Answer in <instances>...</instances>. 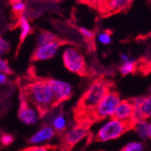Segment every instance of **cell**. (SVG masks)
I'll use <instances>...</instances> for the list:
<instances>
[{
    "mask_svg": "<svg viewBox=\"0 0 151 151\" xmlns=\"http://www.w3.org/2000/svg\"><path fill=\"white\" fill-rule=\"evenodd\" d=\"M23 97L34 105L42 116L56 105L54 96L47 80H35L24 90Z\"/></svg>",
    "mask_w": 151,
    "mask_h": 151,
    "instance_id": "1",
    "label": "cell"
},
{
    "mask_svg": "<svg viewBox=\"0 0 151 151\" xmlns=\"http://www.w3.org/2000/svg\"><path fill=\"white\" fill-rule=\"evenodd\" d=\"M111 90L109 82L105 80H96L90 85L83 96L80 101V107L81 111L92 112L94 108L98 105L106 93Z\"/></svg>",
    "mask_w": 151,
    "mask_h": 151,
    "instance_id": "2",
    "label": "cell"
},
{
    "mask_svg": "<svg viewBox=\"0 0 151 151\" xmlns=\"http://www.w3.org/2000/svg\"><path fill=\"white\" fill-rule=\"evenodd\" d=\"M130 129H132L131 124L120 121L113 117L109 118L98 129L95 135V139L99 142L116 140Z\"/></svg>",
    "mask_w": 151,
    "mask_h": 151,
    "instance_id": "3",
    "label": "cell"
},
{
    "mask_svg": "<svg viewBox=\"0 0 151 151\" xmlns=\"http://www.w3.org/2000/svg\"><path fill=\"white\" fill-rule=\"evenodd\" d=\"M120 101L121 99L119 93L109 90L98 103V105L94 108L91 115L96 119H105L111 118L115 111V109Z\"/></svg>",
    "mask_w": 151,
    "mask_h": 151,
    "instance_id": "4",
    "label": "cell"
},
{
    "mask_svg": "<svg viewBox=\"0 0 151 151\" xmlns=\"http://www.w3.org/2000/svg\"><path fill=\"white\" fill-rule=\"evenodd\" d=\"M63 61L66 69L73 73L84 75L87 73V64L81 51L75 47H67L63 53Z\"/></svg>",
    "mask_w": 151,
    "mask_h": 151,
    "instance_id": "5",
    "label": "cell"
},
{
    "mask_svg": "<svg viewBox=\"0 0 151 151\" xmlns=\"http://www.w3.org/2000/svg\"><path fill=\"white\" fill-rule=\"evenodd\" d=\"M63 133L62 145L66 149H70L87 138L89 135V126L86 123H80L72 128H68Z\"/></svg>",
    "mask_w": 151,
    "mask_h": 151,
    "instance_id": "6",
    "label": "cell"
},
{
    "mask_svg": "<svg viewBox=\"0 0 151 151\" xmlns=\"http://www.w3.org/2000/svg\"><path fill=\"white\" fill-rule=\"evenodd\" d=\"M42 113L22 96L18 109V119L23 124L26 126H35L39 122Z\"/></svg>",
    "mask_w": 151,
    "mask_h": 151,
    "instance_id": "7",
    "label": "cell"
},
{
    "mask_svg": "<svg viewBox=\"0 0 151 151\" xmlns=\"http://www.w3.org/2000/svg\"><path fill=\"white\" fill-rule=\"evenodd\" d=\"M47 81L53 93L56 104L69 100L73 95V86L69 82L58 79H50Z\"/></svg>",
    "mask_w": 151,
    "mask_h": 151,
    "instance_id": "8",
    "label": "cell"
},
{
    "mask_svg": "<svg viewBox=\"0 0 151 151\" xmlns=\"http://www.w3.org/2000/svg\"><path fill=\"white\" fill-rule=\"evenodd\" d=\"M134 109V121L148 119L151 117V96H140L131 101Z\"/></svg>",
    "mask_w": 151,
    "mask_h": 151,
    "instance_id": "9",
    "label": "cell"
},
{
    "mask_svg": "<svg viewBox=\"0 0 151 151\" xmlns=\"http://www.w3.org/2000/svg\"><path fill=\"white\" fill-rule=\"evenodd\" d=\"M62 45V42L58 39L56 41L38 45V47L34 52L32 59L34 61H46L55 56L59 48Z\"/></svg>",
    "mask_w": 151,
    "mask_h": 151,
    "instance_id": "10",
    "label": "cell"
},
{
    "mask_svg": "<svg viewBox=\"0 0 151 151\" xmlns=\"http://www.w3.org/2000/svg\"><path fill=\"white\" fill-rule=\"evenodd\" d=\"M55 136V130L49 124H46L38 129L35 133H33L28 139V142L32 146H41L51 142Z\"/></svg>",
    "mask_w": 151,
    "mask_h": 151,
    "instance_id": "11",
    "label": "cell"
},
{
    "mask_svg": "<svg viewBox=\"0 0 151 151\" xmlns=\"http://www.w3.org/2000/svg\"><path fill=\"white\" fill-rule=\"evenodd\" d=\"M112 117L120 121L133 125L134 109L131 101L128 100H121L120 102L118 104L117 108L115 109V111Z\"/></svg>",
    "mask_w": 151,
    "mask_h": 151,
    "instance_id": "12",
    "label": "cell"
},
{
    "mask_svg": "<svg viewBox=\"0 0 151 151\" xmlns=\"http://www.w3.org/2000/svg\"><path fill=\"white\" fill-rule=\"evenodd\" d=\"M52 109H49L51 112V115L49 116V125L56 133H63L68 129V119L63 111H52Z\"/></svg>",
    "mask_w": 151,
    "mask_h": 151,
    "instance_id": "13",
    "label": "cell"
},
{
    "mask_svg": "<svg viewBox=\"0 0 151 151\" xmlns=\"http://www.w3.org/2000/svg\"><path fill=\"white\" fill-rule=\"evenodd\" d=\"M132 0H101V3H102L101 7L103 11L109 12V13H117L124 11L128 8Z\"/></svg>",
    "mask_w": 151,
    "mask_h": 151,
    "instance_id": "14",
    "label": "cell"
},
{
    "mask_svg": "<svg viewBox=\"0 0 151 151\" xmlns=\"http://www.w3.org/2000/svg\"><path fill=\"white\" fill-rule=\"evenodd\" d=\"M132 129L138 135L141 141L150 139L151 138V123L148 119H139L134 121Z\"/></svg>",
    "mask_w": 151,
    "mask_h": 151,
    "instance_id": "15",
    "label": "cell"
},
{
    "mask_svg": "<svg viewBox=\"0 0 151 151\" xmlns=\"http://www.w3.org/2000/svg\"><path fill=\"white\" fill-rule=\"evenodd\" d=\"M19 26H20V40H21V43H22L32 32V27L30 25V23L24 14L20 15Z\"/></svg>",
    "mask_w": 151,
    "mask_h": 151,
    "instance_id": "16",
    "label": "cell"
},
{
    "mask_svg": "<svg viewBox=\"0 0 151 151\" xmlns=\"http://www.w3.org/2000/svg\"><path fill=\"white\" fill-rule=\"evenodd\" d=\"M137 70V63L136 61L132 58H129L128 61L123 62L121 66L119 67V73L122 76H126L130 73H135Z\"/></svg>",
    "mask_w": 151,
    "mask_h": 151,
    "instance_id": "17",
    "label": "cell"
},
{
    "mask_svg": "<svg viewBox=\"0 0 151 151\" xmlns=\"http://www.w3.org/2000/svg\"><path fill=\"white\" fill-rule=\"evenodd\" d=\"M56 40H58V37L55 35H53L52 33H50L47 31H44V32H41L39 35L37 36V45H42L52 42V41H56Z\"/></svg>",
    "mask_w": 151,
    "mask_h": 151,
    "instance_id": "18",
    "label": "cell"
},
{
    "mask_svg": "<svg viewBox=\"0 0 151 151\" xmlns=\"http://www.w3.org/2000/svg\"><path fill=\"white\" fill-rule=\"evenodd\" d=\"M145 144L141 140H133L127 143L119 151H144Z\"/></svg>",
    "mask_w": 151,
    "mask_h": 151,
    "instance_id": "19",
    "label": "cell"
},
{
    "mask_svg": "<svg viewBox=\"0 0 151 151\" xmlns=\"http://www.w3.org/2000/svg\"><path fill=\"white\" fill-rule=\"evenodd\" d=\"M11 3H12V9L14 13H16L17 15H22V14H24L26 7L25 3L24 1H22V0H13Z\"/></svg>",
    "mask_w": 151,
    "mask_h": 151,
    "instance_id": "20",
    "label": "cell"
},
{
    "mask_svg": "<svg viewBox=\"0 0 151 151\" xmlns=\"http://www.w3.org/2000/svg\"><path fill=\"white\" fill-rule=\"evenodd\" d=\"M10 52V45L6 40L0 36V57Z\"/></svg>",
    "mask_w": 151,
    "mask_h": 151,
    "instance_id": "21",
    "label": "cell"
},
{
    "mask_svg": "<svg viewBox=\"0 0 151 151\" xmlns=\"http://www.w3.org/2000/svg\"><path fill=\"white\" fill-rule=\"evenodd\" d=\"M98 41L102 45H109L111 43V35L108 32H102L98 35Z\"/></svg>",
    "mask_w": 151,
    "mask_h": 151,
    "instance_id": "22",
    "label": "cell"
},
{
    "mask_svg": "<svg viewBox=\"0 0 151 151\" xmlns=\"http://www.w3.org/2000/svg\"><path fill=\"white\" fill-rule=\"evenodd\" d=\"M14 140H15V138H14V136L11 134H4L1 136V138H0V142L5 147L10 146L14 142Z\"/></svg>",
    "mask_w": 151,
    "mask_h": 151,
    "instance_id": "23",
    "label": "cell"
},
{
    "mask_svg": "<svg viewBox=\"0 0 151 151\" xmlns=\"http://www.w3.org/2000/svg\"><path fill=\"white\" fill-rule=\"evenodd\" d=\"M79 32L82 35V37H83L87 41H91L93 39V37H94L93 33L90 29L85 28V27H80V28H79Z\"/></svg>",
    "mask_w": 151,
    "mask_h": 151,
    "instance_id": "24",
    "label": "cell"
},
{
    "mask_svg": "<svg viewBox=\"0 0 151 151\" xmlns=\"http://www.w3.org/2000/svg\"><path fill=\"white\" fill-rule=\"evenodd\" d=\"M0 73H4L6 74L12 73V71L10 69V67H9L7 62L5 61L2 58H0Z\"/></svg>",
    "mask_w": 151,
    "mask_h": 151,
    "instance_id": "25",
    "label": "cell"
},
{
    "mask_svg": "<svg viewBox=\"0 0 151 151\" xmlns=\"http://www.w3.org/2000/svg\"><path fill=\"white\" fill-rule=\"evenodd\" d=\"M23 151H51V149L47 146L41 145V146H31L24 149Z\"/></svg>",
    "mask_w": 151,
    "mask_h": 151,
    "instance_id": "26",
    "label": "cell"
},
{
    "mask_svg": "<svg viewBox=\"0 0 151 151\" xmlns=\"http://www.w3.org/2000/svg\"><path fill=\"white\" fill-rule=\"evenodd\" d=\"M7 82V74L0 73V85H5Z\"/></svg>",
    "mask_w": 151,
    "mask_h": 151,
    "instance_id": "27",
    "label": "cell"
},
{
    "mask_svg": "<svg viewBox=\"0 0 151 151\" xmlns=\"http://www.w3.org/2000/svg\"><path fill=\"white\" fill-rule=\"evenodd\" d=\"M120 58H121L122 62H125V61H128L129 59V56L128 55V54H126V53H121L120 54Z\"/></svg>",
    "mask_w": 151,
    "mask_h": 151,
    "instance_id": "28",
    "label": "cell"
}]
</instances>
